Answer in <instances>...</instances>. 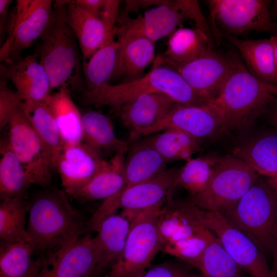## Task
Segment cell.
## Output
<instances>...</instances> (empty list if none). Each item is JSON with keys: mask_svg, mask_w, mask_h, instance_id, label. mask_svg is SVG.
<instances>
[{"mask_svg": "<svg viewBox=\"0 0 277 277\" xmlns=\"http://www.w3.org/2000/svg\"><path fill=\"white\" fill-rule=\"evenodd\" d=\"M230 54V72L219 96L211 102L222 118L219 134L241 135L265 116L277 97V84L259 80L249 72L238 54Z\"/></svg>", "mask_w": 277, "mask_h": 277, "instance_id": "1", "label": "cell"}, {"mask_svg": "<svg viewBox=\"0 0 277 277\" xmlns=\"http://www.w3.org/2000/svg\"><path fill=\"white\" fill-rule=\"evenodd\" d=\"M153 92L165 93L176 103L186 106L208 103L193 91L177 72L164 64L161 55L155 58L151 70L145 76L120 84H105L90 91L84 89L82 101L87 105L114 108L141 95Z\"/></svg>", "mask_w": 277, "mask_h": 277, "instance_id": "2", "label": "cell"}, {"mask_svg": "<svg viewBox=\"0 0 277 277\" xmlns=\"http://www.w3.org/2000/svg\"><path fill=\"white\" fill-rule=\"evenodd\" d=\"M67 194L64 191H47L29 205L27 232L35 251L60 248L80 238L84 219Z\"/></svg>", "mask_w": 277, "mask_h": 277, "instance_id": "3", "label": "cell"}, {"mask_svg": "<svg viewBox=\"0 0 277 277\" xmlns=\"http://www.w3.org/2000/svg\"><path fill=\"white\" fill-rule=\"evenodd\" d=\"M67 3L65 0L54 2L52 15L34 54L46 71L51 89L64 84L74 89H81L83 85L81 50L67 22Z\"/></svg>", "mask_w": 277, "mask_h": 277, "instance_id": "4", "label": "cell"}, {"mask_svg": "<svg viewBox=\"0 0 277 277\" xmlns=\"http://www.w3.org/2000/svg\"><path fill=\"white\" fill-rule=\"evenodd\" d=\"M223 215L265 254L270 253L277 234V193L265 179L259 175L237 203Z\"/></svg>", "mask_w": 277, "mask_h": 277, "instance_id": "5", "label": "cell"}, {"mask_svg": "<svg viewBox=\"0 0 277 277\" xmlns=\"http://www.w3.org/2000/svg\"><path fill=\"white\" fill-rule=\"evenodd\" d=\"M163 204L138 213L130 221L124 248L106 277H141L163 248L157 226Z\"/></svg>", "mask_w": 277, "mask_h": 277, "instance_id": "6", "label": "cell"}, {"mask_svg": "<svg viewBox=\"0 0 277 277\" xmlns=\"http://www.w3.org/2000/svg\"><path fill=\"white\" fill-rule=\"evenodd\" d=\"M259 175L231 154L219 157L213 178L202 193L190 197L189 204L205 211L223 214L248 191Z\"/></svg>", "mask_w": 277, "mask_h": 277, "instance_id": "7", "label": "cell"}, {"mask_svg": "<svg viewBox=\"0 0 277 277\" xmlns=\"http://www.w3.org/2000/svg\"><path fill=\"white\" fill-rule=\"evenodd\" d=\"M179 168L166 170L143 182L126 187L116 194L104 200L89 222V228L96 231L106 218L119 209L129 220L146 209L163 204L171 199L173 184Z\"/></svg>", "mask_w": 277, "mask_h": 277, "instance_id": "8", "label": "cell"}, {"mask_svg": "<svg viewBox=\"0 0 277 277\" xmlns=\"http://www.w3.org/2000/svg\"><path fill=\"white\" fill-rule=\"evenodd\" d=\"M211 28L215 40L223 34L237 37L253 32L276 31L268 0H209Z\"/></svg>", "mask_w": 277, "mask_h": 277, "instance_id": "9", "label": "cell"}, {"mask_svg": "<svg viewBox=\"0 0 277 277\" xmlns=\"http://www.w3.org/2000/svg\"><path fill=\"white\" fill-rule=\"evenodd\" d=\"M51 0H17L9 14L6 38L0 49L1 62L21 58L22 51L40 37L50 21L53 3Z\"/></svg>", "mask_w": 277, "mask_h": 277, "instance_id": "10", "label": "cell"}, {"mask_svg": "<svg viewBox=\"0 0 277 277\" xmlns=\"http://www.w3.org/2000/svg\"><path fill=\"white\" fill-rule=\"evenodd\" d=\"M202 210V209H201ZM204 225L242 269L251 277H273L265 254L221 213L202 210Z\"/></svg>", "mask_w": 277, "mask_h": 277, "instance_id": "11", "label": "cell"}, {"mask_svg": "<svg viewBox=\"0 0 277 277\" xmlns=\"http://www.w3.org/2000/svg\"><path fill=\"white\" fill-rule=\"evenodd\" d=\"M8 126L10 147L23 165L33 184L48 186L52 169L22 105L13 113Z\"/></svg>", "mask_w": 277, "mask_h": 277, "instance_id": "12", "label": "cell"}, {"mask_svg": "<svg viewBox=\"0 0 277 277\" xmlns=\"http://www.w3.org/2000/svg\"><path fill=\"white\" fill-rule=\"evenodd\" d=\"M164 64L177 72L200 97L210 102L219 96L231 67L229 54L225 55L209 49L203 55L186 64L165 59Z\"/></svg>", "mask_w": 277, "mask_h": 277, "instance_id": "13", "label": "cell"}, {"mask_svg": "<svg viewBox=\"0 0 277 277\" xmlns=\"http://www.w3.org/2000/svg\"><path fill=\"white\" fill-rule=\"evenodd\" d=\"M99 263L94 237L87 234L49 254L37 277H92Z\"/></svg>", "mask_w": 277, "mask_h": 277, "instance_id": "14", "label": "cell"}, {"mask_svg": "<svg viewBox=\"0 0 277 277\" xmlns=\"http://www.w3.org/2000/svg\"><path fill=\"white\" fill-rule=\"evenodd\" d=\"M222 124L221 117L212 102L201 106L176 103L144 136L174 128L201 142L219 134Z\"/></svg>", "mask_w": 277, "mask_h": 277, "instance_id": "15", "label": "cell"}, {"mask_svg": "<svg viewBox=\"0 0 277 277\" xmlns=\"http://www.w3.org/2000/svg\"><path fill=\"white\" fill-rule=\"evenodd\" d=\"M104 160L85 142L64 144L56 167L64 191L74 196L91 180Z\"/></svg>", "mask_w": 277, "mask_h": 277, "instance_id": "16", "label": "cell"}, {"mask_svg": "<svg viewBox=\"0 0 277 277\" xmlns=\"http://www.w3.org/2000/svg\"><path fill=\"white\" fill-rule=\"evenodd\" d=\"M175 104L168 95L153 92L141 95L112 109L130 131V138L134 141L144 136Z\"/></svg>", "mask_w": 277, "mask_h": 277, "instance_id": "17", "label": "cell"}, {"mask_svg": "<svg viewBox=\"0 0 277 277\" xmlns=\"http://www.w3.org/2000/svg\"><path fill=\"white\" fill-rule=\"evenodd\" d=\"M115 35L120 48L110 81L123 77L128 82L140 78L155 59V43L137 31L117 25Z\"/></svg>", "mask_w": 277, "mask_h": 277, "instance_id": "18", "label": "cell"}, {"mask_svg": "<svg viewBox=\"0 0 277 277\" xmlns=\"http://www.w3.org/2000/svg\"><path fill=\"white\" fill-rule=\"evenodd\" d=\"M35 54L1 64V72L10 80L26 103L43 101L51 90L49 77Z\"/></svg>", "mask_w": 277, "mask_h": 277, "instance_id": "19", "label": "cell"}, {"mask_svg": "<svg viewBox=\"0 0 277 277\" xmlns=\"http://www.w3.org/2000/svg\"><path fill=\"white\" fill-rule=\"evenodd\" d=\"M231 155L266 177L277 175V130L271 127L241 140Z\"/></svg>", "mask_w": 277, "mask_h": 277, "instance_id": "20", "label": "cell"}, {"mask_svg": "<svg viewBox=\"0 0 277 277\" xmlns=\"http://www.w3.org/2000/svg\"><path fill=\"white\" fill-rule=\"evenodd\" d=\"M167 201V205L160 209L157 221L163 247L208 229L203 222L201 209L187 202Z\"/></svg>", "mask_w": 277, "mask_h": 277, "instance_id": "21", "label": "cell"}, {"mask_svg": "<svg viewBox=\"0 0 277 277\" xmlns=\"http://www.w3.org/2000/svg\"><path fill=\"white\" fill-rule=\"evenodd\" d=\"M188 19L187 15L174 6L173 1H170L168 4L157 6L135 18L123 12L118 16L117 26L137 31L155 43L170 35Z\"/></svg>", "mask_w": 277, "mask_h": 277, "instance_id": "22", "label": "cell"}, {"mask_svg": "<svg viewBox=\"0 0 277 277\" xmlns=\"http://www.w3.org/2000/svg\"><path fill=\"white\" fill-rule=\"evenodd\" d=\"M238 50L249 72L259 80L277 84V69L274 55V36L269 38L242 39L223 34Z\"/></svg>", "mask_w": 277, "mask_h": 277, "instance_id": "23", "label": "cell"}, {"mask_svg": "<svg viewBox=\"0 0 277 277\" xmlns=\"http://www.w3.org/2000/svg\"><path fill=\"white\" fill-rule=\"evenodd\" d=\"M128 150H121L110 160H105L91 180L74 197L84 201L104 200L125 189L124 165Z\"/></svg>", "mask_w": 277, "mask_h": 277, "instance_id": "24", "label": "cell"}, {"mask_svg": "<svg viewBox=\"0 0 277 277\" xmlns=\"http://www.w3.org/2000/svg\"><path fill=\"white\" fill-rule=\"evenodd\" d=\"M66 15L77 40L84 64L101 47L105 38V25L101 18L81 8L75 1H67Z\"/></svg>", "mask_w": 277, "mask_h": 277, "instance_id": "25", "label": "cell"}, {"mask_svg": "<svg viewBox=\"0 0 277 277\" xmlns=\"http://www.w3.org/2000/svg\"><path fill=\"white\" fill-rule=\"evenodd\" d=\"M44 101L55 121L64 144L82 142V114L71 97L69 86L62 85L56 92L49 94Z\"/></svg>", "mask_w": 277, "mask_h": 277, "instance_id": "26", "label": "cell"}, {"mask_svg": "<svg viewBox=\"0 0 277 277\" xmlns=\"http://www.w3.org/2000/svg\"><path fill=\"white\" fill-rule=\"evenodd\" d=\"M131 221L122 214L106 218L94 237L99 256L100 269L111 267L119 258L126 244Z\"/></svg>", "mask_w": 277, "mask_h": 277, "instance_id": "27", "label": "cell"}, {"mask_svg": "<svg viewBox=\"0 0 277 277\" xmlns=\"http://www.w3.org/2000/svg\"><path fill=\"white\" fill-rule=\"evenodd\" d=\"M167 163L154 147L150 137L135 143L125 157L126 187L160 174L167 169Z\"/></svg>", "mask_w": 277, "mask_h": 277, "instance_id": "28", "label": "cell"}, {"mask_svg": "<svg viewBox=\"0 0 277 277\" xmlns=\"http://www.w3.org/2000/svg\"><path fill=\"white\" fill-rule=\"evenodd\" d=\"M22 107L41 142L52 169L56 168L64 143L48 107L43 101L23 102Z\"/></svg>", "mask_w": 277, "mask_h": 277, "instance_id": "29", "label": "cell"}, {"mask_svg": "<svg viewBox=\"0 0 277 277\" xmlns=\"http://www.w3.org/2000/svg\"><path fill=\"white\" fill-rule=\"evenodd\" d=\"M36 252L27 241H2L0 249L1 277H37L46 262L45 258L35 260Z\"/></svg>", "mask_w": 277, "mask_h": 277, "instance_id": "30", "label": "cell"}, {"mask_svg": "<svg viewBox=\"0 0 277 277\" xmlns=\"http://www.w3.org/2000/svg\"><path fill=\"white\" fill-rule=\"evenodd\" d=\"M83 141L102 156L103 152H116L127 149V143L115 135L111 120L95 111L82 114Z\"/></svg>", "mask_w": 277, "mask_h": 277, "instance_id": "31", "label": "cell"}, {"mask_svg": "<svg viewBox=\"0 0 277 277\" xmlns=\"http://www.w3.org/2000/svg\"><path fill=\"white\" fill-rule=\"evenodd\" d=\"M213 46L208 37L195 28H180L170 35L167 49L162 56L178 64H186L203 55Z\"/></svg>", "mask_w": 277, "mask_h": 277, "instance_id": "32", "label": "cell"}, {"mask_svg": "<svg viewBox=\"0 0 277 277\" xmlns=\"http://www.w3.org/2000/svg\"><path fill=\"white\" fill-rule=\"evenodd\" d=\"M0 196L25 199L33 182L21 162L13 152L8 140L1 143Z\"/></svg>", "mask_w": 277, "mask_h": 277, "instance_id": "33", "label": "cell"}, {"mask_svg": "<svg viewBox=\"0 0 277 277\" xmlns=\"http://www.w3.org/2000/svg\"><path fill=\"white\" fill-rule=\"evenodd\" d=\"M120 44L114 37L105 38L101 47L83 64L86 89L92 90L109 83L116 62Z\"/></svg>", "mask_w": 277, "mask_h": 277, "instance_id": "34", "label": "cell"}, {"mask_svg": "<svg viewBox=\"0 0 277 277\" xmlns=\"http://www.w3.org/2000/svg\"><path fill=\"white\" fill-rule=\"evenodd\" d=\"M219 156L190 159L180 168L173 184L186 190L190 196L203 192L210 184L219 159Z\"/></svg>", "mask_w": 277, "mask_h": 277, "instance_id": "35", "label": "cell"}, {"mask_svg": "<svg viewBox=\"0 0 277 277\" xmlns=\"http://www.w3.org/2000/svg\"><path fill=\"white\" fill-rule=\"evenodd\" d=\"M194 267L205 277H247L215 235Z\"/></svg>", "mask_w": 277, "mask_h": 277, "instance_id": "36", "label": "cell"}, {"mask_svg": "<svg viewBox=\"0 0 277 277\" xmlns=\"http://www.w3.org/2000/svg\"><path fill=\"white\" fill-rule=\"evenodd\" d=\"M0 203V238L3 242H28L26 217L29 205L25 199L7 198Z\"/></svg>", "mask_w": 277, "mask_h": 277, "instance_id": "37", "label": "cell"}, {"mask_svg": "<svg viewBox=\"0 0 277 277\" xmlns=\"http://www.w3.org/2000/svg\"><path fill=\"white\" fill-rule=\"evenodd\" d=\"M150 138L154 147L168 163L181 160L187 161L201 149L200 142L197 140L174 128L166 129Z\"/></svg>", "mask_w": 277, "mask_h": 277, "instance_id": "38", "label": "cell"}, {"mask_svg": "<svg viewBox=\"0 0 277 277\" xmlns=\"http://www.w3.org/2000/svg\"><path fill=\"white\" fill-rule=\"evenodd\" d=\"M214 236V234L208 228L199 233L167 244L162 251L194 267Z\"/></svg>", "mask_w": 277, "mask_h": 277, "instance_id": "39", "label": "cell"}, {"mask_svg": "<svg viewBox=\"0 0 277 277\" xmlns=\"http://www.w3.org/2000/svg\"><path fill=\"white\" fill-rule=\"evenodd\" d=\"M8 80L2 73L0 76V128L8 126L15 111L24 102L22 96L16 91L9 88Z\"/></svg>", "mask_w": 277, "mask_h": 277, "instance_id": "40", "label": "cell"}, {"mask_svg": "<svg viewBox=\"0 0 277 277\" xmlns=\"http://www.w3.org/2000/svg\"><path fill=\"white\" fill-rule=\"evenodd\" d=\"M173 5L178 10L185 13L189 19L194 22L196 28L208 37L213 46L215 39L213 31L202 13L198 2L193 0H175L174 1Z\"/></svg>", "mask_w": 277, "mask_h": 277, "instance_id": "41", "label": "cell"}, {"mask_svg": "<svg viewBox=\"0 0 277 277\" xmlns=\"http://www.w3.org/2000/svg\"><path fill=\"white\" fill-rule=\"evenodd\" d=\"M189 268L174 261H168L155 266L141 277H188Z\"/></svg>", "mask_w": 277, "mask_h": 277, "instance_id": "42", "label": "cell"}, {"mask_svg": "<svg viewBox=\"0 0 277 277\" xmlns=\"http://www.w3.org/2000/svg\"><path fill=\"white\" fill-rule=\"evenodd\" d=\"M106 0H75L77 4L91 14L102 18Z\"/></svg>", "mask_w": 277, "mask_h": 277, "instance_id": "43", "label": "cell"}, {"mask_svg": "<svg viewBox=\"0 0 277 277\" xmlns=\"http://www.w3.org/2000/svg\"><path fill=\"white\" fill-rule=\"evenodd\" d=\"M12 0H0V38H3L5 33L9 14V10Z\"/></svg>", "mask_w": 277, "mask_h": 277, "instance_id": "44", "label": "cell"}, {"mask_svg": "<svg viewBox=\"0 0 277 277\" xmlns=\"http://www.w3.org/2000/svg\"><path fill=\"white\" fill-rule=\"evenodd\" d=\"M265 116L270 126L277 130V97L270 104Z\"/></svg>", "mask_w": 277, "mask_h": 277, "instance_id": "45", "label": "cell"}, {"mask_svg": "<svg viewBox=\"0 0 277 277\" xmlns=\"http://www.w3.org/2000/svg\"><path fill=\"white\" fill-rule=\"evenodd\" d=\"M270 254L273 257L272 273L273 277H277V234L271 250Z\"/></svg>", "mask_w": 277, "mask_h": 277, "instance_id": "46", "label": "cell"}, {"mask_svg": "<svg viewBox=\"0 0 277 277\" xmlns=\"http://www.w3.org/2000/svg\"><path fill=\"white\" fill-rule=\"evenodd\" d=\"M267 183L277 193V175L272 177L265 179Z\"/></svg>", "mask_w": 277, "mask_h": 277, "instance_id": "47", "label": "cell"}, {"mask_svg": "<svg viewBox=\"0 0 277 277\" xmlns=\"http://www.w3.org/2000/svg\"><path fill=\"white\" fill-rule=\"evenodd\" d=\"M274 55L275 64L277 69V36H274Z\"/></svg>", "mask_w": 277, "mask_h": 277, "instance_id": "48", "label": "cell"}, {"mask_svg": "<svg viewBox=\"0 0 277 277\" xmlns=\"http://www.w3.org/2000/svg\"><path fill=\"white\" fill-rule=\"evenodd\" d=\"M273 15L277 16V0H275L272 7Z\"/></svg>", "mask_w": 277, "mask_h": 277, "instance_id": "49", "label": "cell"}, {"mask_svg": "<svg viewBox=\"0 0 277 277\" xmlns=\"http://www.w3.org/2000/svg\"><path fill=\"white\" fill-rule=\"evenodd\" d=\"M274 25L276 30H277V21L274 22Z\"/></svg>", "mask_w": 277, "mask_h": 277, "instance_id": "50", "label": "cell"}, {"mask_svg": "<svg viewBox=\"0 0 277 277\" xmlns=\"http://www.w3.org/2000/svg\"><path fill=\"white\" fill-rule=\"evenodd\" d=\"M188 277H205V276H204V275H202V276H197V275L190 276V275H189Z\"/></svg>", "mask_w": 277, "mask_h": 277, "instance_id": "51", "label": "cell"}, {"mask_svg": "<svg viewBox=\"0 0 277 277\" xmlns=\"http://www.w3.org/2000/svg\"><path fill=\"white\" fill-rule=\"evenodd\" d=\"M1 277V276H0Z\"/></svg>", "mask_w": 277, "mask_h": 277, "instance_id": "52", "label": "cell"}]
</instances>
